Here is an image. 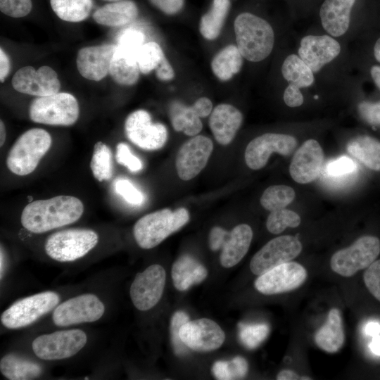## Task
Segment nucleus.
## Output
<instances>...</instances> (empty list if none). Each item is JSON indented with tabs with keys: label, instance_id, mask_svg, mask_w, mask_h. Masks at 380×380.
I'll return each instance as SVG.
<instances>
[{
	"label": "nucleus",
	"instance_id": "nucleus-1",
	"mask_svg": "<svg viewBox=\"0 0 380 380\" xmlns=\"http://www.w3.org/2000/svg\"><path fill=\"white\" fill-rule=\"evenodd\" d=\"M83 212L81 200L61 195L28 203L22 211L20 222L27 231L41 234L75 222Z\"/></svg>",
	"mask_w": 380,
	"mask_h": 380
},
{
	"label": "nucleus",
	"instance_id": "nucleus-2",
	"mask_svg": "<svg viewBox=\"0 0 380 380\" xmlns=\"http://www.w3.org/2000/svg\"><path fill=\"white\" fill-rule=\"evenodd\" d=\"M236 46L243 58L260 62L272 53L275 41L272 25L253 13L239 14L234 23Z\"/></svg>",
	"mask_w": 380,
	"mask_h": 380
},
{
	"label": "nucleus",
	"instance_id": "nucleus-3",
	"mask_svg": "<svg viewBox=\"0 0 380 380\" xmlns=\"http://www.w3.org/2000/svg\"><path fill=\"white\" fill-rule=\"evenodd\" d=\"M189 220V214L184 208L173 211L168 208L159 210L137 221L133 227L134 237L140 248L151 249L178 231Z\"/></svg>",
	"mask_w": 380,
	"mask_h": 380
},
{
	"label": "nucleus",
	"instance_id": "nucleus-4",
	"mask_svg": "<svg viewBox=\"0 0 380 380\" xmlns=\"http://www.w3.org/2000/svg\"><path fill=\"white\" fill-rule=\"evenodd\" d=\"M51 141V135L43 129L26 131L18 137L8 153V170L19 176L32 173L49 150Z\"/></svg>",
	"mask_w": 380,
	"mask_h": 380
},
{
	"label": "nucleus",
	"instance_id": "nucleus-5",
	"mask_svg": "<svg viewBox=\"0 0 380 380\" xmlns=\"http://www.w3.org/2000/svg\"><path fill=\"white\" fill-rule=\"evenodd\" d=\"M98 241V234L91 229H70L49 236L44 249L47 255L56 261L72 262L86 255Z\"/></svg>",
	"mask_w": 380,
	"mask_h": 380
},
{
	"label": "nucleus",
	"instance_id": "nucleus-6",
	"mask_svg": "<svg viewBox=\"0 0 380 380\" xmlns=\"http://www.w3.org/2000/svg\"><path fill=\"white\" fill-rule=\"evenodd\" d=\"M79 114L76 98L66 92L39 96L32 101L29 110L31 120L50 125H72L77 120Z\"/></svg>",
	"mask_w": 380,
	"mask_h": 380
},
{
	"label": "nucleus",
	"instance_id": "nucleus-7",
	"mask_svg": "<svg viewBox=\"0 0 380 380\" xmlns=\"http://www.w3.org/2000/svg\"><path fill=\"white\" fill-rule=\"evenodd\" d=\"M59 300V295L49 291L23 298L3 312L1 322L11 329L27 327L55 308Z\"/></svg>",
	"mask_w": 380,
	"mask_h": 380
},
{
	"label": "nucleus",
	"instance_id": "nucleus-8",
	"mask_svg": "<svg viewBox=\"0 0 380 380\" xmlns=\"http://www.w3.org/2000/svg\"><path fill=\"white\" fill-rule=\"evenodd\" d=\"M380 253V240L374 236H363L350 246L331 256L330 266L336 274L349 277L367 268Z\"/></svg>",
	"mask_w": 380,
	"mask_h": 380
},
{
	"label": "nucleus",
	"instance_id": "nucleus-9",
	"mask_svg": "<svg viewBox=\"0 0 380 380\" xmlns=\"http://www.w3.org/2000/svg\"><path fill=\"white\" fill-rule=\"evenodd\" d=\"M87 341L84 331L73 329L40 335L33 340L32 348L39 359L58 360L76 355Z\"/></svg>",
	"mask_w": 380,
	"mask_h": 380
},
{
	"label": "nucleus",
	"instance_id": "nucleus-10",
	"mask_svg": "<svg viewBox=\"0 0 380 380\" xmlns=\"http://www.w3.org/2000/svg\"><path fill=\"white\" fill-rule=\"evenodd\" d=\"M105 312V306L98 296L85 293L71 298L58 305L53 312L55 325L68 327L99 319Z\"/></svg>",
	"mask_w": 380,
	"mask_h": 380
},
{
	"label": "nucleus",
	"instance_id": "nucleus-11",
	"mask_svg": "<svg viewBox=\"0 0 380 380\" xmlns=\"http://www.w3.org/2000/svg\"><path fill=\"white\" fill-rule=\"evenodd\" d=\"M302 251L300 241L293 236H277L264 245L252 258L250 269L260 276L271 269L291 261Z\"/></svg>",
	"mask_w": 380,
	"mask_h": 380
},
{
	"label": "nucleus",
	"instance_id": "nucleus-12",
	"mask_svg": "<svg viewBox=\"0 0 380 380\" xmlns=\"http://www.w3.org/2000/svg\"><path fill=\"white\" fill-rule=\"evenodd\" d=\"M125 131L128 139L138 147L147 150H158L167 140V129L160 122L153 123L149 113L137 110L126 118Z\"/></svg>",
	"mask_w": 380,
	"mask_h": 380
},
{
	"label": "nucleus",
	"instance_id": "nucleus-13",
	"mask_svg": "<svg viewBox=\"0 0 380 380\" xmlns=\"http://www.w3.org/2000/svg\"><path fill=\"white\" fill-rule=\"evenodd\" d=\"M297 144L296 139L289 134H263L247 145L244 154L246 163L252 170H260L265 166L272 153L288 156L294 151Z\"/></svg>",
	"mask_w": 380,
	"mask_h": 380
},
{
	"label": "nucleus",
	"instance_id": "nucleus-14",
	"mask_svg": "<svg viewBox=\"0 0 380 380\" xmlns=\"http://www.w3.org/2000/svg\"><path fill=\"white\" fill-rule=\"evenodd\" d=\"M165 279V271L158 264L151 265L137 274L129 291L135 308L141 311L153 308L162 297Z\"/></svg>",
	"mask_w": 380,
	"mask_h": 380
},
{
	"label": "nucleus",
	"instance_id": "nucleus-15",
	"mask_svg": "<svg viewBox=\"0 0 380 380\" xmlns=\"http://www.w3.org/2000/svg\"><path fill=\"white\" fill-rule=\"evenodd\" d=\"M307 277V270L303 265L290 261L260 275L255 279L254 286L262 294H279L298 289L305 282Z\"/></svg>",
	"mask_w": 380,
	"mask_h": 380
},
{
	"label": "nucleus",
	"instance_id": "nucleus-16",
	"mask_svg": "<svg viewBox=\"0 0 380 380\" xmlns=\"http://www.w3.org/2000/svg\"><path fill=\"white\" fill-rule=\"evenodd\" d=\"M213 150L212 140L203 135L194 136L184 142L175 159L179 177L188 181L198 175L206 165Z\"/></svg>",
	"mask_w": 380,
	"mask_h": 380
},
{
	"label": "nucleus",
	"instance_id": "nucleus-17",
	"mask_svg": "<svg viewBox=\"0 0 380 380\" xmlns=\"http://www.w3.org/2000/svg\"><path fill=\"white\" fill-rule=\"evenodd\" d=\"M12 85L18 92L37 96L58 93L61 87L57 73L47 65L37 70L32 66L21 68L13 77Z\"/></svg>",
	"mask_w": 380,
	"mask_h": 380
},
{
	"label": "nucleus",
	"instance_id": "nucleus-18",
	"mask_svg": "<svg viewBox=\"0 0 380 380\" xmlns=\"http://www.w3.org/2000/svg\"><path fill=\"white\" fill-rule=\"evenodd\" d=\"M179 337L187 348L198 352H208L222 345L225 334L213 320L201 318L182 325Z\"/></svg>",
	"mask_w": 380,
	"mask_h": 380
},
{
	"label": "nucleus",
	"instance_id": "nucleus-19",
	"mask_svg": "<svg viewBox=\"0 0 380 380\" xmlns=\"http://www.w3.org/2000/svg\"><path fill=\"white\" fill-rule=\"evenodd\" d=\"M341 51V44L335 37L309 34L301 39L298 55L316 73L338 57Z\"/></svg>",
	"mask_w": 380,
	"mask_h": 380
},
{
	"label": "nucleus",
	"instance_id": "nucleus-20",
	"mask_svg": "<svg viewBox=\"0 0 380 380\" xmlns=\"http://www.w3.org/2000/svg\"><path fill=\"white\" fill-rule=\"evenodd\" d=\"M324 161V151L315 139L306 140L295 152L289 172L292 179L299 184H308L319 175Z\"/></svg>",
	"mask_w": 380,
	"mask_h": 380
},
{
	"label": "nucleus",
	"instance_id": "nucleus-21",
	"mask_svg": "<svg viewBox=\"0 0 380 380\" xmlns=\"http://www.w3.org/2000/svg\"><path fill=\"white\" fill-rule=\"evenodd\" d=\"M117 45L101 44L81 49L77 56V68L84 78L99 81L109 73Z\"/></svg>",
	"mask_w": 380,
	"mask_h": 380
},
{
	"label": "nucleus",
	"instance_id": "nucleus-22",
	"mask_svg": "<svg viewBox=\"0 0 380 380\" xmlns=\"http://www.w3.org/2000/svg\"><path fill=\"white\" fill-rule=\"evenodd\" d=\"M242 113L228 103L217 105L210 115L209 127L215 140L221 145H228L234 139L243 122Z\"/></svg>",
	"mask_w": 380,
	"mask_h": 380
},
{
	"label": "nucleus",
	"instance_id": "nucleus-23",
	"mask_svg": "<svg viewBox=\"0 0 380 380\" xmlns=\"http://www.w3.org/2000/svg\"><path fill=\"white\" fill-rule=\"evenodd\" d=\"M355 1L324 0L319 9V18L322 26L328 34L336 38L347 32Z\"/></svg>",
	"mask_w": 380,
	"mask_h": 380
},
{
	"label": "nucleus",
	"instance_id": "nucleus-24",
	"mask_svg": "<svg viewBox=\"0 0 380 380\" xmlns=\"http://www.w3.org/2000/svg\"><path fill=\"white\" fill-rule=\"evenodd\" d=\"M253 239L251 227L246 224L236 226L228 233L222 247L221 265L226 268L239 263L247 253Z\"/></svg>",
	"mask_w": 380,
	"mask_h": 380
},
{
	"label": "nucleus",
	"instance_id": "nucleus-25",
	"mask_svg": "<svg viewBox=\"0 0 380 380\" xmlns=\"http://www.w3.org/2000/svg\"><path fill=\"white\" fill-rule=\"evenodd\" d=\"M206 268L193 256L184 254L172 265L171 276L175 287L184 291L203 281L207 277Z\"/></svg>",
	"mask_w": 380,
	"mask_h": 380
},
{
	"label": "nucleus",
	"instance_id": "nucleus-26",
	"mask_svg": "<svg viewBox=\"0 0 380 380\" xmlns=\"http://www.w3.org/2000/svg\"><path fill=\"white\" fill-rule=\"evenodd\" d=\"M345 334L341 314L338 308H331L325 323L315 335L317 346L325 352L334 353L343 346Z\"/></svg>",
	"mask_w": 380,
	"mask_h": 380
},
{
	"label": "nucleus",
	"instance_id": "nucleus-27",
	"mask_svg": "<svg viewBox=\"0 0 380 380\" xmlns=\"http://www.w3.org/2000/svg\"><path fill=\"white\" fill-rule=\"evenodd\" d=\"M137 15L138 8L133 1L120 0L99 8L93 13V18L100 25L119 27L131 23Z\"/></svg>",
	"mask_w": 380,
	"mask_h": 380
},
{
	"label": "nucleus",
	"instance_id": "nucleus-28",
	"mask_svg": "<svg viewBox=\"0 0 380 380\" xmlns=\"http://www.w3.org/2000/svg\"><path fill=\"white\" fill-rule=\"evenodd\" d=\"M137 58L117 46L111 60L109 73L112 79L122 85H133L139 78Z\"/></svg>",
	"mask_w": 380,
	"mask_h": 380
},
{
	"label": "nucleus",
	"instance_id": "nucleus-29",
	"mask_svg": "<svg viewBox=\"0 0 380 380\" xmlns=\"http://www.w3.org/2000/svg\"><path fill=\"white\" fill-rule=\"evenodd\" d=\"M243 57L237 46L227 45L217 52L211 61L213 74L221 81H228L243 65Z\"/></svg>",
	"mask_w": 380,
	"mask_h": 380
},
{
	"label": "nucleus",
	"instance_id": "nucleus-30",
	"mask_svg": "<svg viewBox=\"0 0 380 380\" xmlns=\"http://www.w3.org/2000/svg\"><path fill=\"white\" fill-rule=\"evenodd\" d=\"M348 152L369 169L380 171V141L369 136H358L347 144Z\"/></svg>",
	"mask_w": 380,
	"mask_h": 380
},
{
	"label": "nucleus",
	"instance_id": "nucleus-31",
	"mask_svg": "<svg viewBox=\"0 0 380 380\" xmlns=\"http://www.w3.org/2000/svg\"><path fill=\"white\" fill-rule=\"evenodd\" d=\"M169 115L174 129L183 132L187 136H196L203 128L201 118L192 106L174 101L170 106Z\"/></svg>",
	"mask_w": 380,
	"mask_h": 380
},
{
	"label": "nucleus",
	"instance_id": "nucleus-32",
	"mask_svg": "<svg viewBox=\"0 0 380 380\" xmlns=\"http://www.w3.org/2000/svg\"><path fill=\"white\" fill-rule=\"evenodd\" d=\"M230 8V0H213L209 11L202 15L199 23L201 35L208 40L217 38Z\"/></svg>",
	"mask_w": 380,
	"mask_h": 380
},
{
	"label": "nucleus",
	"instance_id": "nucleus-33",
	"mask_svg": "<svg viewBox=\"0 0 380 380\" xmlns=\"http://www.w3.org/2000/svg\"><path fill=\"white\" fill-rule=\"evenodd\" d=\"M281 71L282 77L291 86L303 89L312 86L315 82V72L298 54L287 56L283 61Z\"/></svg>",
	"mask_w": 380,
	"mask_h": 380
},
{
	"label": "nucleus",
	"instance_id": "nucleus-34",
	"mask_svg": "<svg viewBox=\"0 0 380 380\" xmlns=\"http://www.w3.org/2000/svg\"><path fill=\"white\" fill-rule=\"evenodd\" d=\"M0 370L5 377L11 380L32 379L42 372L38 363L11 354L1 359Z\"/></svg>",
	"mask_w": 380,
	"mask_h": 380
},
{
	"label": "nucleus",
	"instance_id": "nucleus-35",
	"mask_svg": "<svg viewBox=\"0 0 380 380\" xmlns=\"http://www.w3.org/2000/svg\"><path fill=\"white\" fill-rule=\"evenodd\" d=\"M51 8L57 16L68 22H80L89 15L92 0H50Z\"/></svg>",
	"mask_w": 380,
	"mask_h": 380
},
{
	"label": "nucleus",
	"instance_id": "nucleus-36",
	"mask_svg": "<svg viewBox=\"0 0 380 380\" xmlns=\"http://www.w3.org/2000/svg\"><path fill=\"white\" fill-rule=\"evenodd\" d=\"M90 168L95 179L108 181L113 176L112 153L104 143L98 141L94 146Z\"/></svg>",
	"mask_w": 380,
	"mask_h": 380
},
{
	"label": "nucleus",
	"instance_id": "nucleus-37",
	"mask_svg": "<svg viewBox=\"0 0 380 380\" xmlns=\"http://www.w3.org/2000/svg\"><path fill=\"white\" fill-rule=\"evenodd\" d=\"M293 189L286 185H272L267 188L260 198L261 205L270 212L285 208L294 199Z\"/></svg>",
	"mask_w": 380,
	"mask_h": 380
},
{
	"label": "nucleus",
	"instance_id": "nucleus-38",
	"mask_svg": "<svg viewBox=\"0 0 380 380\" xmlns=\"http://www.w3.org/2000/svg\"><path fill=\"white\" fill-rule=\"evenodd\" d=\"M165 54L160 46L155 42L145 43L137 53V63L143 74H148L156 70Z\"/></svg>",
	"mask_w": 380,
	"mask_h": 380
},
{
	"label": "nucleus",
	"instance_id": "nucleus-39",
	"mask_svg": "<svg viewBox=\"0 0 380 380\" xmlns=\"http://www.w3.org/2000/svg\"><path fill=\"white\" fill-rule=\"evenodd\" d=\"M300 222V217L296 212L282 208L270 213L267 219L266 227L270 233L279 234L287 227H297Z\"/></svg>",
	"mask_w": 380,
	"mask_h": 380
},
{
	"label": "nucleus",
	"instance_id": "nucleus-40",
	"mask_svg": "<svg viewBox=\"0 0 380 380\" xmlns=\"http://www.w3.org/2000/svg\"><path fill=\"white\" fill-rule=\"evenodd\" d=\"M270 332L266 324H239V337L241 343L248 349L257 348Z\"/></svg>",
	"mask_w": 380,
	"mask_h": 380
},
{
	"label": "nucleus",
	"instance_id": "nucleus-41",
	"mask_svg": "<svg viewBox=\"0 0 380 380\" xmlns=\"http://www.w3.org/2000/svg\"><path fill=\"white\" fill-rule=\"evenodd\" d=\"M144 34L137 29L125 30L118 37L117 46L127 53L136 58L141 46L145 44Z\"/></svg>",
	"mask_w": 380,
	"mask_h": 380
},
{
	"label": "nucleus",
	"instance_id": "nucleus-42",
	"mask_svg": "<svg viewBox=\"0 0 380 380\" xmlns=\"http://www.w3.org/2000/svg\"><path fill=\"white\" fill-rule=\"evenodd\" d=\"M189 321L188 315L183 311L174 313L170 321L171 341L174 352L177 355H184L188 353L187 347L179 337V329L182 325Z\"/></svg>",
	"mask_w": 380,
	"mask_h": 380
},
{
	"label": "nucleus",
	"instance_id": "nucleus-43",
	"mask_svg": "<svg viewBox=\"0 0 380 380\" xmlns=\"http://www.w3.org/2000/svg\"><path fill=\"white\" fill-rule=\"evenodd\" d=\"M115 192L127 202L133 205H141L144 200L141 191L137 189L132 182L125 178H118L114 182Z\"/></svg>",
	"mask_w": 380,
	"mask_h": 380
},
{
	"label": "nucleus",
	"instance_id": "nucleus-44",
	"mask_svg": "<svg viewBox=\"0 0 380 380\" xmlns=\"http://www.w3.org/2000/svg\"><path fill=\"white\" fill-rule=\"evenodd\" d=\"M356 168L357 165L351 158L341 156L327 163L325 172L330 177H342L353 174Z\"/></svg>",
	"mask_w": 380,
	"mask_h": 380
},
{
	"label": "nucleus",
	"instance_id": "nucleus-45",
	"mask_svg": "<svg viewBox=\"0 0 380 380\" xmlns=\"http://www.w3.org/2000/svg\"><path fill=\"white\" fill-rule=\"evenodd\" d=\"M115 159L118 163L126 167L132 172H139L143 167L141 160L132 153L129 147L125 143L118 144Z\"/></svg>",
	"mask_w": 380,
	"mask_h": 380
},
{
	"label": "nucleus",
	"instance_id": "nucleus-46",
	"mask_svg": "<svg viewBox=\"0 0 380 380\" xmlns=\"http://www.w3.org/2000/svg\"><path fill=\"white\" fill-rule=\"evenodd\" d=\"M31 0H0L1 11L12 18H22L32 10Z\"/></svg>",
	"mask_w": 380,
	"mask_h": 380
},
{
	"label": "nucleus",
	"instance_id": "nucleus-47",
	"mask_svg": "<svg viewBox=\"0 0 380 380\" xmlns=\"http://www.w3.org/2000/svg\"><path fill=\"white\" fill-rule=\"evenodd\" d=\"M363 279L371 294L380 301V260H375L366 268Z\"/></svg>",
	"mask_w": 380,
	"mask_h": 380
},
{
	"label": "nucleus",
	"instance_id": "nucleus-48",
	"mask_svg": "<svg viewBox=\"0 0 380 380\" xmlns=\"http://www.w3.org/2000/svg\"><path fill=\"white\" fill-rule=\"evenodd\" d=\"M360 117L372 125L380 124V101L377 102L362 101L358 105Z\"/></svg>",
	"mask_w": 380,
	"mask_h": 380
},
{
	"label": "nucleus",
	"instance_id": "nucleus-49",
	"mask_svg": "<svg viewBox=\"0 0 380 380\" xmlns=\"http://www.w3.org/2000/svg\"><path fill=\"white\" fill-rule=\"evenodd\" d=\"M227 363L231 379H239L246 376L248 365L245 358L236 356L230 361H227Z\"/></svg>",
	"mask_w": 380,
	"mask_h": 380
},
{
	"label": "nucleus",
	"instance_id": "nucleus-50",
	"mask_svg": "<svg viewBox=\"0 0 380 380\" xmlns=\"http://www.w3.org/2000/svg\"><path fill=\"white\" fill-rule=\"evenodd\" d=\"M157 8L167 15H175L183 8L184 0H149Z\"/></svg>",
	"mask_w": 380,
	"mask_h": 380
},
{
	"label": "nucleus",
	"instance_id": "nucleus-51",
	"mask_svg": "<svg viewBox=\"0 0 380 380\" xmlns=\"http://www.w3.org/2000/svg\"><path fill=\"white\" fill-rule=\"evenodd\" d=\"M283 99L286 105L291 108L299 107L304 102L300 89L289 84L284 89Z\"/></svg>",
	"mask_w": 380,
	"mask_h": 380
},
{
	"label": "nucleus",
	"instance_id": "nucleus-52",
	"mask_svg": "<svg viewBox=\"0 0 380 380\" xmlns=\"http://www.w3.org/2000/svg\"><path fill=\"white\" fill-rule=\"evenodd\" d=\"M228 233L227 230L220 227H213L209 234L210 248L213 251L222 249Z\"/></svg>",
	"mask_w": 380,
	"mask_h": 380
},
{
	"label": "nucleus",
	"instance_id": "nucleus-53",
	"mask_svg": "<svg viewBox=\"0 0 380 380\" xmlns=\"http://www.w3.org/2000/svg\"><path fill=\"white\" fill-rule=\"evenodd\" d=\"M155 70L157 78L161 81H170L175 77L174 69L165 56Z\"/></svg>",
	"mask_w": 380,
	"mask_h": 380
},
{
	"label": "nucleus",
	"instance_id": "nucleus-54",
	"mask_svg": "<svg viewBox=\"0 0 380 380\" xmlns=\"http://www.w3.org/2000/svg\"><path fill=\"white\" fill-rule=\"evenodd\" d=\"M192 106L201 118L208 117L213 110L212 101L207 97L198 99Z\"/></svg>",
	"mask_w": 380,
	"mask_h": 380
},
{
	"label": "nucleus",
	"instance_id": "nucleus-55",
	"mask_svg": "<svg viewBox=\"0 0 380 380\" xmlns=\"http://www.w3.org/2000/svg\"><path fill=\"white\" fill-rule=\"evenodd\" d=\"M215 377L220 380H230L227 361L219 360L215 362L212 367Z\"/></svg>",
	"mask_w": 380,
	"mask_h": 380
},
{
	"label": "nucleus",
	"instance_id": "nucleus-56",
	"mask_svg": "<svg viewBox=\"0 0 380 380\" xmlns=\"http://www.w3.org/2000/svg\"><path fill=\"white\" fill-rule=\"evenodd\" d=\"M10 70L9 58L2 48L0 49V81L4 82Z\"/></svg>",
	"mask_w": 380,
	"mask_h": 380
},
{
	"label": "nucleus",
	"instance_id": "nucleus-57",
	"mask_svg": "<svg viewBox=\"0 0 380 380\" xmlns=\"http://www.w3.org/2000/svg\"><path fill=\"white\" fill-rule=\"evenodd\" d=\"M277 380H295L300 379V376L291 369H283L277 375Z\"/></svg>",
	"mask_w": 380,
	"mask_h": 380
},
{
	"label": "nucleus",
	"instance_id": "nucleus-58",
	"mask_svg": "<svg viewBox=\"0 0 380 380\" xmlns=\"http://www.w3.org/2000/svg\"><path fill=\"white\" fill-rule=\"evenodd\" d=\"M365 333L371 336L379 335L380 324L376 322H369L365 327Z\"/></svg>",
	"mask_w": 380,
	"mask_h": 380
},
{
	"label": "nucleus",
	"instance_id": "nucleus-59",
	"mask_svg": "<svg viewBox=\"0 0 380 380\" xmlns=\"http://www.w3.org/2000/svg\"><path fill=\"white\" fill-rule=\"evenodd\" d=\"M371 351L376 355H380V336L376 335L372 336V341L369 344Z\"/></svg>",
	"mask_w": 380,
	"mask_h": 380
},
{
	"label": "nucleus",
	"instance_id": "nucleus-60",
	"mask_svg": "<svg viewBox=\"0 0 380 380\" xmlns=\"http://www.w3.org/2000/svg\"><path fill=\"white\" fill-rule=\"evenodd\" d=\"M371 77L376 85V87L380 89V66L374 65L370 69Z\"/></svg>",
	"mask_w": 380,
	"mask_h": 380
},
{
	"label": "nucleus",
	"instance_id": "nucleus-61",
	"mask_svg": "<svg viewBox=\"0 0 380 380\" xmlns=\"http://www.w3.org/2000/svg\"><path fill=\"white\" fill-rule=\"evenodd\" d=\"M6 132L4 123L0 121V146H2L6 141Z\"/></svg>",
	"mask_w": 380,
	"mask_h": 380
},
{
	"label": "nucleus",
	"instance_id": "nucleus-62",
	"mask_svg": "<svg viewBox=\"0 0 380 380\" xmlns=\"http://www.w3.org/2000/svg\"><path fill=\"white\" fill-rule=\"evenodd\" d=\"M374 56L376 60L380 63V37L376 42L374 46Z\"/></svg>",
	"mask_w": 380,
	"mask_h": 380
},
{
	"label": "nucleus",
	"instance_id": "nucleus-63",
	"mask_svg": "<svg viewBox=\"0 0 380 380\" xmlns=\"http://www.w3.org/2000/svg\"><path fill=\"white\" fill-rule=\"evenodd\" d=\"M4 257L2 252V248H1V276L2 275V272L4 270Z\"/></svg>",
	"mask_w": 380,
	"mask_h": 380
},
{
	"label": "nucleus",
	"instance_id": "nucleus-64",
	"mask_svg": "<svg viewBox=\"0 0 380 380\" xmlns=\"http://www.w3.org/2000/svg\"><path fill=\"white\" fill-rule=\"evenodd\" d=\"M103 1L114 2V1H120V0H103Z\"/></svg>",
	"mask_w": 380,
	"mask_h": 380
}]
</instances>
